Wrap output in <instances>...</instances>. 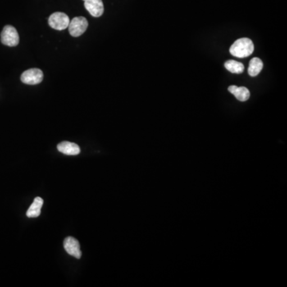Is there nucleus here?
I'll list each match as a JSON object with an SVG mask.
<instances>
[{
  "label": "nucleus",
  "instance_id": "f257e3e1",
  "mask_svg": "<svg viewBox=\"0 0 287 287\" xmlns=\"http://www.w3.org/2000/svg\"><path fill=\"white\" fill-rule=\"evenodd\" d=\"M254 44L249 38H239L233 43L230 48V53L234 57L243 58L252 55L254 52Z\"/></svg>",
  "mask_w": 287,
  "mask_h": 287
},
{
  "label": "nucleus",
  "instance_id": "f03ea898",
  "mask_svg": "<svg viewBox=\"0 0 287 287\" xmlns=\"http://www.w3.org/2000/svg\"><path fill=\"white\" fill-rule=\"evenodd\" d=\"M70 18L65 13L55 12L49 18V25L57 30H65L70 24Z\"/></svg>",
  "mask_w": 287,
  "mask_h": 287
},
{
  "label": "nucleus",
  "instance_id": "7ed1b4c3",
  "mask_svg": "<svg viewBox=\"0 0 287 287\" xmlns=\"http://www.w3.org/2000/svg\"><path fill=\"white\" fill-rule=\"evenodd\" d=\"M1 42L8 47H16L19 42L17 30L12 26H6L1 33Z\"/></svg>",
  "mask_w": 287,
  "mask_h": 287
},
{
  "label": "nucleus",
  "instance_id": "20e7f679",
  "mask_svg": "<svg viewBox=\"0 0 287 287\" xmlns=\"http://www.w3.org/2000/svg\"><path fill=\"white\" fill-rule=\"evenodd\" d=\"M88 21L85 17H75L70 21L68 26L70 35L73 37H79L84 34L88 28Z\"/></svg>",
  "mask_w": 287,
  "mask_h": 287
},
{
  "label": "nucleus",
  "instance_id": "39448f33",
  "mask_svg": "<svg viewBox=\"0 0 287 287\" xmlns=\"http://www.w3.org/2000/svg\"><path fill=\"white\" fill-rule=\"evenodd\" d=\"M43 80V73L39 69H30L23 73L21 81L24 84L37 85Z\"/></svg>",
  "mask_w": 287,
  "mask_h": 287
},
{
  "label": "nucleus",
  "instance_id": "423d86ee",
  "mask_svg": "<svg viewBox=\"0 0 287 287\" xmlns=\"http://www.w3.org/2000/svg\"><path fill=\"white\" fill-rule=\"evenodd\" d=\"M64 249L66 250L70 256H74L78 259L82 257V251L80 249V244L76 239L73 237H67L64 240Z\"/></svg>",
  "mask_w": 287,
  "mask_h": 287
},
{
  "label": "nucleus",
  "instance_id": "0eeeda50",
  "mask_svg": "<svg viewBox=\"0 0 287 287\" xmlns=\"http://www.w3.org/2000/svg\"><path fill=\"white\" fill-rule=\"evenodd\" d=\"M84 6L93 17H100L103 15L104 4L102 0H83Z\"/></svg>",
  "mask_w": 287,
  "mask_h": 287
},
{
  "label": "nucleus",
  "instance_id": "6e6552de",
  "mask_svg": "<svg viewBox=\"0 0 287 287\" xmlns=\"http://www.w3.org/2000/svg\"><path fill=\"white\" fill-rule=\"evenodd\" d=\"M57 150L61 153L68 156H76L81 152L79 146L72 142H63L57 144Z\"/></svg>",
  "mask_w": 287,
  "mask_h": 287
},
{
  "label": "nucleus",
  "instance_id": "1a4fd4ad",
  "mask_svg": "<svg viewBox=\"0 0 287 287\" xmlns=\"http://www.w3.org/2000/svg\"><path fill=\"white\" fill-rule=\"evenodd\" d=\"M228 91L230 93H232L234 97L240 102H246L249 99L251 93L249 89L246 87H238L236 86H230L228 87Z\"/></svg>",
  "mask_w": 287,
  "mask_h": 287
},
{
  "label": "nucleus",
  "instance_id": "9d476101",
  "mask_svg": "<svg viewBox=\"0 0 287 287\" xmlns=\"http://www.w3.org/2000/svg\"><path fill=\"white\" fill-rule=\"evenodd\" d=\"M43 205V200L41 197H36L34 202L30 205L29 209L27 211V216L29 218H36L41 214V208Z\"/></svg>",
  "mask_w": 287,
  "mask_h": 287
},
{
  "label": "nucleus",
  "instance_id": "9b49d317",
  "mask_svg": "<svg viewBox=\"0 0 287 287\" xmlns=\"http://www.w3.org/2000/svg\"><path fill=\"white\" fill-rule=\"evenodd\" d=\"M263 68V62L262 60L258 57H254L250 61L249 67H248V74L250 76L256 77L262 71Z\"/></svg>",
  "mask_w": 287,
  "mask_h": 287
},
{
  "label": "nucleus",
  "instance_id": "f8f14e48",
  "mask_svg": "<svg viewBox=\"0 0 287 287\" xmlns=\"http://www.w3.org/2000/svg\"><path fill=\"white\" fill-rule=\"evenodd\" d=\"M224 66L228 71L233 74H242L244 71L243 64L234 60H228L225 62Z\"/></svg>",
  "mask_w": 287,
  "mask_h": 287
}]
</instances>
